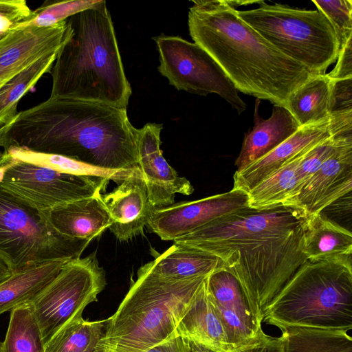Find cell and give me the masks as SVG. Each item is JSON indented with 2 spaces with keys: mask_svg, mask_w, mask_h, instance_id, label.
<instances>
[{
  "mask_svg": "<svg viewBox=\"0 0 352 352\" xmlns=\"http://www.w3.org/2000/svg\"><path fill=\"white\" fill-rule=\"evenodd\" d=\"M307 219L302 210L289 206L247 207L173 241L220 258L262 323L270 302L308 260L302 252Z\"/></svg>",
  "mask_w": 352,
  "mask_h": 352,
  "instance_id": "6da1fadb",
  "label": "cell"
},
{
  "mask_svg": "<svg viewBox=\"0 0 352 352\" xmlns=\"http://www.w3.org/2000/svg\"><path fill=\"white\" fill-rule=\"evenodd\" d=\"M138 129L126 109L56 96L0 127L3 151L16 147L109 170L138 168Z\"/></svg>",
  "mask_w": 352,
  "mask_h": 352,
  "instance_id": "7a4b0ae2",
  "label": "cell"
},
{
  "mask_svg": "<svg viewBox=\"0 0 352 352\" xmlns=\"http://www.w3.org/2000/svg\"><path fill=\"white\" fill-rule=\"evenodd\" d=\"M192 2L188 25L194 43L213 58L238 91L286 108L289 95L313 74L267 41L226 0Z\"/></svg>",
  "mask_w": 352,
  "mask_h": 352,
  "instance_id": "3957f363",
  "label": "cell"
},
{
  "mask_svg": "<svg viewBox=\"0 0 352 352\" xmlns=\"http://www.w3.org/2000/svg\"><path fill=\"white\" fill-rule=\"evenodd\" d=\"M66 21L71 34L50 71V96L126 109L131 88L106 1L99 0Z\"/></svg>",
  "mask_w": 352,
  "mask_h": 352,
  "instance_id": "277c9868",
  "label": "cell"
},
{
  "mask_svg": "<svg viewBox=\"0 0 352 352\" xmlns=\"http://www.w3.org/2000/svg\"><path fill=\"white\" fill-rule=\"evenodd\" d=\"M207 276L169 280L140 267L98 343L110 352H144L170 339Z\"/></svg>",
  "mask_w": 352,
  "mask_h": 352,
  "instance_id": "5b68a950",
  "label": "cell"
},
{
  "mask_svg": "<svg viewBox=\"0 0 352 352\" xmlns=\"http://www.w3.org/2000/svg\"><path fill=\"white\" fill-rule=\"evenodd\" d=\"M263 322L279 329H352L351 258L307 260L270 302Z\"/></svg>",
  "mask_w": 352,
  "mask_h": 352,
  "instance_id": "8992f818",
  "label": "cell"
},
{
  "mask_svg": "<svg viewBox=\"0 0 352 352\" xmlns=\"http://www.w3.org/2000/svg\"><path fill=\"white\" fill-rule=\"evenodd\" d=\"M238 16L281 53L313 74H325L336 61L340 44L334 28L319 10L296 9L263 1Z\"/></svg>",
  "mask_w": 352,
  "mask_h": 352,
  "instance_id": "52a82bcc",
  "label": "cell"
},
{
  "mask_svg": "<svg viewBox=\"0 0 352 352\" xmlns=\"http://www.w3.org/2000/svg\"><path fill=\"white\" fill-rule=\"evenodd\" d=\"M89 243L60 234L43 212L0 187V256L13 273L45 262L80 258Z\"/></svg>",
  "mask_w": 352,
  "mask_h": 352,
  "instance_id": "ba28073f",
  "label": "cell"
},
{
  "mask_svg": "<svg viewBox=\"0 0 352 352\" xmlns=\"http://www.w3.org/2000/svg\"><path fill=\"white\" fill-rule=\"evenodd\" d=\"M96 252L67 261L59 273L28 301L45 344L60 329L82 317L85 308L98 300L106 286Z\"/></svg>",
  "mask_w": 352,
  "mask_h": 352,
  "instance_id": "9c48e42d",
  "label": "cell"
},
{
  "mask_svg": "<svg viewBox=\"0 0 352 352\" xmlns=\"http://www.w3.org/2000/svg\"><path fill=\"white\" fill-rule=\"evenodd\" d=\"M159 53V72L177 90L207 96L217 94L239 114L246 104L219 64L201 47L180 36L153 37Z\"/></svg>",
  "mask_w": 352,
  "mask_h": 352,
  "instance_id": "30bf717a",
  "label": "cell"
},
{
  "mask_svg": "<svg viewBox=\"0 0 352 352\" xmlns=\"http://www.w3.org/2000/svg\"><path fill=\"white\" fill-rule=\"evenodd\" d=\"M109 181L60 173L14 159L0 187L32 208L47 212L101 192Z\"/></svg>",
  "mask_w": 352,
  "mask_h": 352,
  "instance_id": "8fae6325",
  "label": "cell"
},
{
  "mask_svg": "<svg viewBox=\"0 0 352 352\" xmlns=\"http://www.w3.org/2000/svg\"><path fill=\"white\" fill-rule=\"evenodd\" d=\"M352 131V110L331 113L320 122L300 129L261 158L236 170L232 188L248 192L258 182L302 151L333 135Z\"/></svg>",
  "mask_w": 352,
  "mask_h": 352,
  "instance_id": "7c38bea8",
  "label": "cell"
},
{
  "mask_svg": "<svg viewBox=\"0 0 352 352\" xmlns=\"http://www.w3.org/2000/svg\"><path fill=\"white\" fill-rule=\"evenodd\" d=\"M351 190L352 131H349L336 136L333 153L285 206L300 209L308 217L322 212L351 193Z\"/></svg>",
  "mask_w": 352,
  "mask_h": 352,
  "instance_id": "4fadbf2b",
  "label": "cell"
},
{
  "mask_svg": "<svg viewBox=\"0 0 352 352\" xmlns=\"http://www.w3.org/2000/svg\"><path fill=\"white\" fill-rule=\"evenodd\" d=\"M248 193L234 188L191 201L154 208L148 227L163 241H174L223 216L248 207Z\"/></svg>",
  "mask_w": 352,
  "mask_h": 352,
  "instance_id": "5bb4252c",
  "label": "cell"
},
{
  "mask_svg": "<svg viewBox=\"0 0 352 352\" xmlns=\"http://www.w3.org/2000/svg\"><path fill=\"white\" fill-rule=\"evenodd\" d=\"M207 289L233 351L248 344L263 331L239 280L226 270L207 277Z\"/></svg>",
  "mask_w": 352,
  "mask_h": 352,
  "instance_id": "9a60e30c",
  "label": "cell"
},
{
  "mask_svg": "<svg viewBox=\"0 0 352 352\" xmlns=\"http://www.w3.org/2000/svg\"><path fill=\"white\" fill-rule=\"evenodd\" d=\"M162 124L147 123L138 129L136 151L138 167L154 208L175 204L177 193L189 195L194 191L190 182L178 175L163 156L160 148Z\"/></svg>",
  "mask_w": 352,
  "mask_h": 352,
  "instance_id": "2e32d148",
  "label": "cell"
},
{
  "mask_svg": "<svg viewBox=\"0 0 352 352\" xmlns=\"http://www.w3.org/2000/svg\"><path fill=\"white\" fill-rule=\"evenodd\" d=\"M70 34L65 20L48 28L13 29L0 37V88L43 56L58 52Z\"/></svg>",
  "mask_w": 352,
  "mask_h": 352,
  "instance_id": "e0dca14e",
  "label": "cell"
},
{
  "mask_svg": "<svg viewBox=\"0 0 352 352\" xmlns=\"http://www.w3.org/2000/svg\"><path fill=\"white\" fill-rule=\"evenodd\" d=\"M101 197L112 221L109 229L119 241H128L142 233L154 208L139 167L113 191Z\"/></svg>",
  "mask_w": 352,
  "mask_h": 352,
  "instance_id": "ac0fdd59",
  "label": "cell"
},
{
  "mask_svg": "<svg viewBox=\"0 0 352 352\" xmlns=\"http://www.w3.org/2000/svg\"><path fill=\"white\" fill-rule=\"evenodd\" d=\"M101 195L99 192L43 212L60 234L90 242L112 223Z\"/></svg>",
  "mask_w": 352,
  "mask_h": 352,
  "instance_id": "d6986e66",
  "label": "cell"
},
{
  "mask_svg": "<svg viewBox=\"0 0 352 352\" xmlns=\"http://www.w3.org/2000/svg\"><path fill=\"white\" fill-rule=\"evenodd\" d=\"M260 100L256 99L254 126L245 133L241 148L235 160L236 170L261 158L288 139L300 126L285 107L274 105L272 116L263 119L258 114Z\"/></svg>",
  "mask_w": 352,
  "mask_h": 352,
  "instance_id": "ffe728a7",
  "label": "cell"
},
{
  "mask_svg": "<svg viewBox=\"0 0 352 352\" xmlns=\"http://www.w3.org/2000/svg\"><path fill=\"white\" fill-rule=\"evenodd\" d=\"M207 277L179 322L175 334L213 352H232L223 325L209 297Z\"/></svg>",
  "mask_w": 352,
  "mask_h": 352,
  "instance_id": "44dd1931",
  "label": "cell"
},
{
  "mask_svg": "<svg viewBox=\"0 0 352 352\" xmlns=\"http://www.w3.org/2000/svg\"><path fill=\"white\" fill-rule=\"evenodd\" d=\"M302 252L309 260L351 258V232L322 213L308 217Z\"/></svg>",
  "mask_w": 352,
  "mask_h": 352,
  "instance_id": "7402d4cb",
  "label": "cell"
},
{
  "mask_svg": "<svg viewBox=\"0 0 352 352\" xmlns=\"http://www.w3.org/2000/svg\"><path fill=\"white\" fill-rule=\"evenodd\" d=\"M147 265L160 277L176 280L207 276L225 270L218 257L177 243Z\"/></svg>",
  "mask_w": 352,
  "mask_h": 352,
  "instance_id": "603a6c76",
  "label": "cell"
},
{
  "mask_svg": "<svg viewBox=\"0 0 352 352\" xmlns=\"http://www.w3.org/2000/svg\"><path fill=\"white\" fill-rule=\"evenodd\" d=\"M331 90L327 74H312L289 95L286 109L300 127L324 120L331 116Z\"/></svg>",
  "mask_w": 352,
  "mask_h": 352,
  "instance_id": "cb8c5ba5",
  "label": "cell"
},
{
  "mask_svg": "<svg viewBox=\"0 0 352 352\" xmlns=\"http://www.w3.org/2000/svg\"><path fill=\"white\" fill-rule=\"evenodd\" d=\"M67 261L45 262L14 272L0 284V315L27 302L59 273Z\"/></svg>",
  "mask_w": 352,
  "mask_h": 352,
  "instance_id": "d4e9b609",
  "label": "cell"
},
{
  "mask_svg": "<svg viewBox=\"0 0 352 352\" xmlns=\"http://www.w3.org/2000/svg\"><path fill=\"white\" fill-rule=\"evenodd\" d=\"M311 147L290 159L254 186L248 192V207L264 210L283 205L294 191L298 183V167Z\"/></svg>",
  "mask_w": 352,
  "mask_h": 352,
  "instance_id": "484cf974",
  "label": "cell"
},
{
  "mask_svg": "<svg viewBox=\"0 0 352 352\" xmlns=\"http://www.w3.org/2000/svg\"><path fill=\"white\" fill-rule=\"evenodd\" d=\"M280 329L283 352H352V338L346 331L302 327Z\"/></svg>",
  "mask_w": 352,
  "mask_h": 352,
  "instance_id": "4316f807",
  "label": "cell"
},
{
  "mask_svg": "<svg viewBox=\"0 0 352 352\" xmlns=\"http://www.w3.org/2000/svg\"><path fill=\"white\" fill-rule=\"evenodd\" d=\"M58 52L43 56L0 88V127L14 118L19 100L44 74L50 72Z\"/></svg>",
  "mask_w": 352,
  "mask_h": 352,
  "instance_id": "83f0119b",
  "label": "cell"
},
{
  "mask_svg": "<svg viewBox=\"0 0 352 352\" xmlns=\"http://www.w3.org/2000/svg\"><path fill=\"white\" fill-rule=\"evenodd\" d=\"M3 151L12 158L19 161L49 168L60 173L105 178L118 183L126 178L133 170L102 168L65 156L34 152L16 147H10Z\"/></svg>",
  "mask_w": 352,
  "mask_h": 352,
  "instance_id": "f1b7e54d",
  "label": "cell"
},
{
  "mask_svg": "<svg viewBox=\"0 0 352 352\" xmlns=\"http://www.w3.org/2000/svg\"><path fill=\"white\" fill-rule=\"evenodd\" d=\"M0 352H45L38 322L27 302L10 311L8 330Z\"/></svg>",
  "mask_w": 352,
  "mask_h": 352,
  "instance_id": "f546056e",
  "label": "cell"
},
{
  "mask_svg": "<svg viewBox=\"0 0 352 352\" xmlns=\"http://www.w3.org/2000/svg\"><path fill=\"white\" fill-rule=\"evenodd\" d=\"M106 322L107 319L89 321L82 316L74 320L45 344V352H85L98 344Z\"/></svg>",
  "mask_w": 352,
  "mask_h": 352,
  "instance_id": "4dcf8cb0",
  "label": "cell"
},
{
  "mask_svg": "<svg viewBox=\"0 0 352 352\" xmlns=\"http://www.w3.org/2000/svg\"><path fill=\"white\" fill-rule=\"evenodd\" d=\"M99 0L46 1L33 10L34 16L14 29L26 27L48 28L95 6ZM13 30V29H12Z\"/></svg>",
  "mask_w": 352,
  "mask_h": 352,
  "instance_id": "1f68e13d",
  "label": "cell"
},
{
  "mask_svg": "<svg viewBox=\"0 0 352 352\" xmlns=\"http://www.w3.org/2000/svg\"><path fill=\"white\" fill-rule=\"evenodd\" d=\"M317 10L321 12L333 25L340 48L352 38V1L351 0H313Z\"/></svg>",
  "mask_w": 352,
  "mask_h": 352,
  "instance_id": "d6a6232c",
  "label": "cell"
},
{
  "mask_svg": "<svg viewBox=\"0 0 352 352\" xmlns=\"http://www.w3.org/2000/svg\"><path fill=\"white\" fill-rule=\"evenodd\" d=\"M336 135H333L318 142L307 151L297 169V186L291 197L283 205L298 194L303 185L319 170L333 153Z\"/></svg>",
  "mask_w": 352,
  "mask_h": 352,
  "instance_id": "836d02e7",
  "label": "cell"
},
{
  "mask_svg": "<svg viewBox=\"0 0 352 352\" xmlns=\"http://www.w3.org/2000/svg\"><path fill=\"white\" fill-rule=\"evenodd\" d=\"M33 16L25 0H0V37Z\"/></svg>",
  "mask_w": 352,
  "mask_h": 352,
  "instance_id": "e575fe53",
  "label": "cell"
},
{
  "mask_svg": "<svg viewBox=\"0 0 352 352\" xmlns=\"http://www.w3.org/2000/svg\"><path fill=\"white\" fill-rule=\"evenodd\" d=\"M331 80V113L352 110V78Z\"/></svg>",
  "mask_w": 352,
  "mask_h": 352,
  "instance_id": "d590c367",
  "label": "cell"
},
{
  "mask_svg": "<svg viewBox=\"0 0 352 352\" xmlns=\"http://www.w3.org/2000/svg\"><path fill=\"white\" fill-rule=\"evenodd\" d=\"M186 338L175 335L144 352H210ZM213 352V351H212Z\"/></svg>",
  "mask_w": 352,
  "mask_h": 352,
  "instance_id": "8d00e7d4",
  "label": "cell"
},
{
  "mask_svg": "<svg viewBox=\"0 0 352 352\" xmlns=\"http://www.w3.org/2000/svg\"><path fill=\"white\" fill-rule=\"evenodd\" d=\"M327 75L333 80L352 78V38L340 48L336 66Z\"/></svg>",
  "mask_w": 352,
  "mask_h": 352,
  "instance_id": "74e56055",
  "label": "cell"
},
{
  "mask_svg": "<svg viewBox=\"0 0 352 352\" xmlns=\"http://www.w3.org/2000/svg\"><path fill=\"white\" fill-rule=\"evenodd\" d=\"M283 349L281 336L272 337L263 331L256 339L232 352H283Z\"/></svg>",
  "mask_w": 352,
  "mask_h": 352,
  "instance_id": "f35d334b",
  "label": "cell"
},
{
  "mask_svg": "<svg viewBox=\"0 0 352 352\" xmlns=\"http://www.w3.org/2000/svg\"><path fill=\"white\" fill-rule=\"evenodd\" d=\"M13 274L6 261L0 256V284L8 279Z\"/></svg>",
  "mask_w": 352,
  "mask_h": 352,
  "instance_id": "ab89813d",
  "label": "cell"
},
{
  "mask_svg": "<svg viewBox=\"0 0 352 352\" xmlns=\"http://www.w3.org/2000/svg\"><path fill=\"white\" fill-rule=\"evenodd\" d=\"M13 163H14V159H12L10 157V160L9 162L3 164V165H1L0 166V183L3 181V179L6 172L13 164Z\"/></svg>",
  "mask_w": 352,
  "mask_h": 352,
  "instance_id": "60d3db41",
  "label": "cell"
},
{
  "mask_svg": "<svg viewBox=\"0 0 352 352\" xmlns=\"http://www.w3.org/2000/svg\"><path fill=\"white\" fill-rule=\"evenodd\" d=\"M85 352H110L108 349H107L104 346L98 344L86 351Z\"/></svg>",
  "mask_w": 352,
  "mask_h": 352,
  "instance_id": "b9f144b4",
  "label": "cell"
},
{
  "mask_svg": "<svg viewBox=\"0 0 352 352\" xmlns=\"http://www.w3.org/2000/svg\"><path fill=\"white\" fill-rule=\"evenodd\" d=\"M10 160V156L3 152L0 143V166L3 164L9 162Z\"/></svg>",
  "mask_w": 352,
  "mask_h": 352,
  "instance_id": "7bdbcfd3",
  "label": "cell"
},
{
  "mask_svg": "<svg viewBox=\"0 0 352 352\" xmlns=\"http://www.w3.org/2000/svg\"><path fill=\"white\" fill-rule=\"evenodd\" d=\"M0 346H1V342H0Z\"/></svg>",
  "mask_w": 352,
  "mask_h": 352,
  "instance_id": "ee69618b",
  "label": "cell"
}]
</instances>
